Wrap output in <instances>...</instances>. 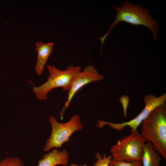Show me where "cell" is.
Masks as SVG:
<instances>
[{
    "label": "cell",
    "instance_id": "52a82bcc",
    "mask_svg": "<svg viewBox=\"0 0 166 166\" xmlns=\"http://www.w3.org/2000/svg\"><path fill=\"white\" fill-rule=\"evenodd\" d=\"M104 76L99 73L92 65L87 66L83 70L78 73L73 77L68 92L67 100L64 106L60 112L59 115L62 119L64 113L68 107L76 93L85 85L92 82L103 80Z\"/></svg>",
    "mask_w": 166,
    "mask_h": 166
},
{
    "label": "cell",
    "instance_id": "6da1fadb",
    "mask_svg": "<svg viewBox=\"0 0 166 166\" xmlns=\"http://www.w3.org/2000/svg\"><path fill=\"white\" fill-rule=\"evenodd\" d=\"M117 11L116 18L109 30L102 37L99 38L101 50L107 37L113 28L121 22L132 25L143 26L151 31L155 40L157 38L159 26L157 22L152 17L148 9L138 4H133L128 1L124 2L120 7L113 6Z\"/></svg>",
    "mask_w": 166,
    "mask_h": 166
},
{
    "label": "cell",
    "instance_id": "ba28073f",
    "mask_svg": "<svg viewBox=\"0 0 166 166\" xmlns=\"http://www.w3.org/2000/svg\"><path fill=\"white\" fill-rule=\"evenodd\" d=\"M54 43L49 42L44 43L40 41L35 44V50L37 52V58L34 69L38 75L43 73L49 57L53 51Z\"/></svg>",
    "mask_w": 166,
    "mask_h": 166
},
{
    "label": "cell",
    "instance_id": "277c9868",
    "mask_svg": "<svg viewBox=\"0 0 166 166\" xmlns=\"http://www.w3.org/2000/svg\"><path fill=\"white\" fill-rule=\"evenodd\" d=\"M146 142L137 130L132 132L112 145L109 150L112 159L127 162L140 161L143 147Z\"/></svg>",
    "mask_w": 166,
    "mask_h": 166
},
{
    "label": "cell",
    "instance_id": "8fae6325",
    "mask_svg": "<svg viewBox=\"0 0 166 166\" xmlns=\"http://www.w3.org/2000/svg\"><path fill=\"white\" fill-rule=\"evenodd\" d=\"M97 161L93 166H109L110 162L112 159L111 155L107 156L105 153L102 156L99 152L97 153L95 155ZM70 166H87L86 165H79L74 164H72Z\"/></svg>",
    "mask_w": 166,
    "mask_h": 166
},
{
    "label": "cell",
    "instance_id": "9c48e42d",
    "mask_svg": "<svg viewBox=\"0 0 166 166\" xmlns=\"http://www.w3.org/2000/svg\"><path fill=\"white\" fill-rule=\"evenodd\" d=\"M69 156L66 150L60 151L54 148L45 154L38 162L37 166H56L58 165L66 166L69 163Z\"/></svg>",
    "mask_w": 166,
    "mask_h": 166
},
{
    "label": "cell",
    "instance_id": "30bf717a",
    "mask_svg": "<svg viewBox=\"0 0 166 166\" xmlns=\"http://www.w3.org/2000/svg\"><path fill=\"white\" fill-rule=\"evenodd\" d=\"M160 155L150 142H146L141 159L142 166H160L161 158Z\"/></svg>",
    "mask_w": 166,
    "mask_h": 166
},
{
    "label": "cell",
    "instance_id": "4fadbf2b",
    "mask_svg": "<svg viewBox=\"0 0 166 166\" xmlns=\"http://www.w3.org/2000/svg\"><path fill=\"white\" fill-rule=\"evenodd\" d=\"M109 166H142L141 161L127 162L124 161L111 160Z\"/></svg>",
    "mask_w": 166,
    "mask_h": 166
},
{
    "label": "cell",
    "instance_id": "5b68a950",
    "mask_svg": "<svg viewBox=\"0 0 166 166\" xmlns=\"http://www.w3.org/2000/svg\"><path fill=\"white\" fill-rule=\"evenodd\" d=\"M48 121L51 124L52 131L44 147L45 151L54 147L61 148L64 143L69 141V138L73 133L81 130L83 128L78 115H73L69 121L63 123L58 122L53 115H50Z\"/></svg>",
    "mask_w": 166,
    "mask_h": 166
},
{
    "label": "cell",
    "instance_id": "8992f818",
    "mask_svg": "<svg viewBox=\"0 0 166 166\" xmlns=\"http://www.w3.org/2000/svg\"><path fill=\"white\" fill-rule=\"evenodd\" d=\"M166 100V93L158 97L151 94H148L145 96L144 99L145 103L144 108L133 119L119 123H112L98 120L97 121L98 123L96 125L98 128H101L105 125H108L112 128L119 131L128 126L131 129V132H134L137 130L138 127L150 113L158 106L165 104Z\"/></svg>",
    "mask_w": 166,
    "mask_h": 166
},
{
    "label": "cell",
    "instance_id": "7c38bea8",
    "mask_svg": "<svg viewBox=\"0 0 166 166\" xmlns=\"http://www.w3.org/2000/svg\"><path fill=\"white\" fill-rule=\"evenodd\" d=\"M0 166H24V164L18 157H10L0 160Z\"/></svg>",
    "mask_w": 166,
    "mask_h": 166
},
{
    "label": "cell",
    "instance_id": "7a4b0ae2",
    "mask_svg": "<svg viewBox=\"0 0 166 166\" xmlns=\"http://www.w3.org/2000/svg\"><path fill=\"white\" fill-rule=\"evenodd\" d=\"M141 135L155 150L166 159V106H158L143 121Z\"/></svg>",
    "mask_w": 166,
    "mask_h": 166
},
{
    "label": "cell",
    "instance_id": "3957f363",
    "mask_svg": "<svg viewBox=\"0 0 166 166\" xmlns=\"http://www.w3.org/2000/svg\"><path fill=\"white\" fill-rule=\"evenodd\" d=\"M49 76L46 81L42 85L33 87V91L39 100H45L48 93L52 89L59 87L68 92L72 81L75 76L81 70L79 66L70 65L63 70L58 69L55 65L47 66Z\"/></svg>",
    "mask_w": 166,
    "mask_h": 166
}]
</instances>
